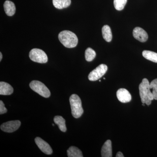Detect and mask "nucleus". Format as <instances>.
<instances>
[{
  "mask_svg": "<svg viewBox=\"0 0 157 157\" xmlns=\"http://www.w3.org/2000/svg\"><path fill=\"white\" fill-rule=\"evenodd\" d=\"M54 6L56 9H62L67 8L71 4V0H52Z\"/></svg>",
  "mask_w": 157,
  "mask_h": 157,
  "instance_id": "14",
  "label": "nucleus"
},
{
  "mask_svg": "<svg viewBox=\"0 0 157 157\" xmlns=\"http://www.w3.org/2000/svg\"><path fill=\"white\" fill-rule=\"evenodd\" d=\"M139 94L142 104L147 105L151 104V101L154 99L152 93L150 89V83L147 78H144L139 85Z\"/></svg>",
  "mask_w": 157,
  "mask_h": 157,
  "instance_id": "2",
  "label": "nucleus"
},
{
  "mask_svg": "<svg viewBox=\"0 0 157 157\" xmlns=\"http://www.w3.org/2000/svg\"><path fill=\"white\" fill-rule=\"evenodd\" d=\"M133 35L135 39L142 42H146L148 38V35L146 31L138 27L134 29Z\"/></svg>",
  "mask_w": 157,
  "mask_h": 157,
  "instance_id": "9",
  "label": "nucleus"
},
{
  "mask_svg": "<svg viewBox=\"0 0 157 157\" xmlns=\"http://www.w3.org/2000/svg\"><path fill=\"white\" fill-rule=\"evenodd\" d=\"M150 89L152 90V93L154 100H157V78L153 80L150 83Z\"/></svg>",
  "mask_w": 157,
  "mask_h": 157,
  "instance_id": "21",
  "label": "nucleus"
},
{
  "mask_svg": "<svg viewBox=\"0 0 157 157\" xmlns=\"http://www.w3.org/2000/svg\"><path fill=\"white\" fill-rule=\"evenodd\" d=\"M21 124L20 121H11L4 123L1 125V129L3 132L12 133L19 128Z\"/></svg>",
  "mask_w": 157,
  "mask_h": 157,
  "instance_id": "7",
  "label": "nucleus"
},
{
  "mask_svg": "<svg viewBox=\"0 0 157 157\" xmlns=\"http://www.w3.org/2000/svg\"><path fill=\"white\" fill-rule=\"evenodd\" d=\"M128 0H113V5L117 11H121L124 8Z\"/></svg>",
  "mask_w": 157,
  "mask_h": 157,
  "instance_id": "20",
  "label": "nucleus"
},
{
  "mask_svg": "<svg viewBox=\"0 0 157 157\" xmlns=\"http://www.w3.org/2000/svg\"><path fill=\"white\" fill-rule=\"evenodd\" d=\"M30 59L33 61L40 63H45L48 62V56L42 49L39 48H33L30 52L29 54Z\"/></svg>",
  "mask_w": 157,
  "mask_h": 157,
  "instance_id": "5",
  "label": "nucleus"
},
{
  "mask_svg": "<svg viewBox=\"0 0 157 157\" xmlns=\"http://www.w3.org/2000/svg\"><path fill=\"white\" fill-rule=\"evenodd\" d=\"M2 59V52H0V61H1Z\"/></svg>",
  "mask_w": 157,
  "mask_h": 157,
  "instance_id": "24",
  "label": "nucleus"
},
{
  "mask_svg": "<svg viewBox=\"0 0 157 157\" xmlns=\"http://www.w3.org/2000/svg\"><path fill=\"white\" fill-rule=\"evenodd\" d=\"M70 103L71 112L73 117L75 118L80 117L83 113V109L80 98L77 95L73 94L70 96Z\"/></svg>",
  "mask_w": 157,
  "mask_h": 157,
  "instance_id": "3",
  "label": "nucleus"
},
{
  "mask_svg": "<svg viewBox=\"0 0 157 157\" xmlns=\"http://www.w3.org/2000/svg\"><path fill=\"white\" fill-rule=\"evenodd\" d=\"M14 91L13 87L5 82H0V94L1 95H10Z\"/></svg>",
  "mask_w": 157,
  "mask_h": 157,
  "instance_id": "12",
  "label": "nucleus"
},
{
  "mask_svg": "<svg viewBox=\"0 0 157 157\" xmlns=\"http://www.w3.org/2000/svg\"><path fill=\"white\" fill-rule=\"evenodd\" d=\"M107 65L102 64L99 65L96 69L92 71L89 74L88 79L90 81H97L101 78L107 72Z\"/></svg>",
  "mask_w": 157,
  "mask_h": 157,
  "instance_id": "6",
  "label": "nucleus"
},
{
  "mask_svg": "<svg viewBox=\"0 0 157 157\" xmlns=\"http://www.w3.org/2000/svg\"><path fill=\"white\" fill-rule=\"evenodd\" d=\"M144 57L147 59L157 63V53L151 51L144 50L142 52Z\"/></svg>",
  "mask_w": 157,
  "mask_h": 157,
  "instance_id": "18",
  "label": "nucleus"
},
{
  "mask_svg": "<svg viewBox=\"0 0 157 157\" xmlns=\"http://www.w3.org/2000/svg\"><path fill=\"white\" fill-rule=\"evenodd\" d=\"M67 153L69 157H83L81 151L76 147H70Z\"/></svg>",
  "mask_w": 157,
  "mask_h": 157,
  "instance_id": "17",
  "label": "nucleus"
},
{
  "mask_svg": "<svg viewBox=\"0 0 157 157\" xmlns=\"http://www.w3.org/2000/svg\"><path fill=\"white\" fill-rule=\"evenodd\" d=\"M7 109L5 107V104L2 101H0V114H2L7 112Z\"/></svg>",
  "mask_w": 157,
  "mask_h": 157,
  "instance_id": "22",
  "label": "nucleus"
},
{
  "mask_svg": "<svg viewBox=\"0 0 157 157\" xmlns=\"http://www.w3.org/2000/svg\"><path fill=\"white\" fill-rule=\"evenodd\" d=\"M55 123L58 126L59 129L62 132H65L67 131V127L66 125V121L62 116H56L54 118Z\"/></svg>",
  "mask_w": 157,
  "mask_h": 157,
  "instance_id": "15",
  "label": "nucleus"
},
{
  "mask_svg": "<svg viewBox=\"0 0 157 157\" xmlns=\"http://www.w3.org/2000/svg\"><path fill=\"white\" fill-rule=\"evenodd\" d=\"M116 157H124V156L123 154L120 151L118 152L117 154H116Z\"/></svg>",
  "mask_w": 157,
  "mask_h": 157,
  "instance_id": "23",
  "label": "nucleus"
},
{
  "mask_svg": "<svg viewBox=\"0 0 157 157\" xmlns=\"http://www.w3.org/2000/svg\"><path fill=\"white\" fill-rule=\"evenodd\" d=\"M101 153L102 157H112V144L111 140H107L104 143L101 149Z\"/></svg>",
  "mask_w": 157,
  "mask_h": 157,
  "instance_id": "11",
  "label": "nucleus"
},
{
  "mask_svg": "<svg viewBox=\"0 0 157 157\" xmlns=\"http://www.w3.org/2000/svg\"><path fill=\"white\" fill-rule=\"evenodd\" d=\"M117 97L118 100L121 103H128L132 100V95L128 91L125 89L121 88L118 90Z\"/></svg>",
  "mask_w": 157,
  "mask_h": 157,
  "instance_id": "10",
  "label": "nucleus"
},
{
  "mask_svg": "<svg viewBox=\"0 0 157 157\" xmlns=\"http://www.w3.org/2000/svg\"><path fill=\"white\" fill-rule=\"evenodd\" d=\"M102 35L104 40L107 42H111L112 39V34L111 29L109 25H105L102 29Z\"/></svg>",
  "mask_w": 157,
  "mask_h": 157,
  "instance_id": "16",
  "label": "nucleus"
},
{
  "mask_svg": "<svg viewBox=\"0 0 157 157\" xmlns=\"http://www.w3.org/2000/svg\"><path fill=\"white\" fill-rule=\"evenodd\" d=\"M29 86L31 89L44 98H48L50 96V91L41 82L33 80L31 82Z\"/></svg>",
  "mask_w": 157,
  "mask_h": 157,
  "instance_id": "4",
  "label": "nucleus"
},
{
  "mask_svg": "<svg viewBox=\"0 0 157 157\" xmlns=\"http://www.w3.org/2000/svg\"><path fill=\"white\" fill-rule=\"evenodd\" d=\"M4 8L6 14L9 16H12L15 14L16 7L13 2L6 1L4 4Z\"/></svg>",
  "mask_w": 157,
  "mask_h": 157,
  "instance_id": "13",
  "label": "nucleus"
},
{
  "mask_svg": "<svg viewBox=\"0 0 157 157\" xmlns=\"http://www.w3.org/2000/svg\"><path fill=\"white\" fill-rule=\"evenodd\" d=\"M35 142L40 150L46 155H51L52 150L49 144L45 140L39 137H36L35 139Z\"/></svg>",
  "mask_w": 157,
  "mask_h": 157,
  "instance_id": "8",
  "label": "nucleus"
},
{
  "mask_svg": "<svg viewBox=\"0 0 157 157\" xmlns=\"http://www.w3.org/2000/svg\"><path fill=\"white\" fill-rule=\"evenodd\" d=\"M58 38L61 43L67 48H74L78 44L77 36L70 31H62L59 33Z\"/></svg>",
  "mask_w": 157,
  "mask_h": 157,
  "instance_id": "1",
  "label": "nucleus"
},
{
  "mask_svg": "<svg viewBox=\"0 0 157 157\" xmlns=\"http://www.w3.org/2000/svg\"><path fill=\"white\" fill-rule=\"evenodd\" d=\"M86 60L87 62H91L94 59L96 56L95 51L91 48H88L85 51Z\"/></svg>",
  "mask_w": 157,
  "mask_h": 157,
  "instance_id": "19",
  "label": "nucleus"
}]
</instances>
